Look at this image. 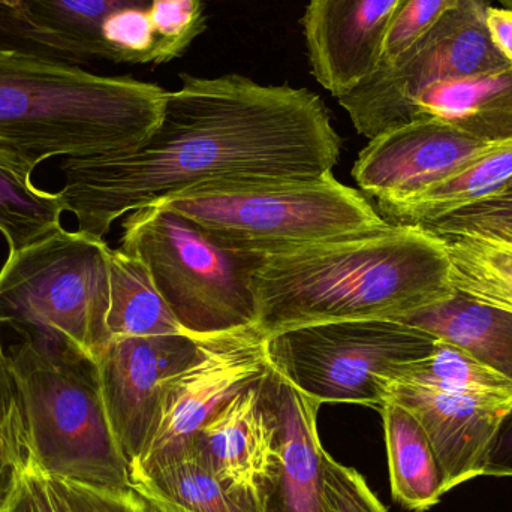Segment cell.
<instances>
[{
	"instance_id": "cell-12",
	"label": "cell",
	"mask_w": 512,
	"mask_h": 512,
	"mask_svg": "<svg viewBox=\"0 0 512 512\" xmlns=\"http://www.w3.org/2000/svg\"><path fill=\"white\" fill-rule=\"evenodd\" d=\"M492 144L441 120L418 119L373 137L351 173L376 203H397L435 185Z\"/></svg>"
},
{
	"instance_id": "cell-26",
	"label": "cell",
	"mask_w": 512,
	"mask_h": 512,
	"mask_svg": "<svg viewBox=\"0 0 512 512\" xmlns=\"http://www.w3.org/2000/svg\"><path fill=\"white\" fill-rule=\"evenodd\" d=\"M391 381L447 393L512 399L510 379L490 369L460 346L438 339L427 357L409 364Z\"/></svg>"
},
{
	"instance_id": "cell-35",
	"label": "cell",
	"mask_w": 512,
	"mask_h": 512,
	"mask_svg": "<svg viewBox=\"0 0 512 512\" xmlns=\"http://www.w3.org/2000/svg\"><path fill=\"white\" fill-rule=\"evenodd\" d=\"M0 421L26 432L20 399L12 378L11 364H9L8 355L3 351L2 343H0Z\"/></svg>"
},
{
	"instance_id": "cell-5",
	"label": "cell",
	"mask_w": 512,
	"mask_h": 512,
	"mask_svg": "<svg viewBox=\"0 0 512 512\" xmlns=\"http://www.w3.org/2000/svg\"><path fill=\"white\" fill-rule=\"evenodd\" d=\"M110 246L59 230L9 254L0 270V324L48 355L96 358L110 343Z\"/></svg>"
},
{
	"instance_id": "cell-1",
	"label": "cell",
	"mask_w": 512,
	"mask_h": 512,
	"mask_svg": "<svg viewBox=\"0 0 512 512\" xmlns=\"http://www.w3.org/2000/svg\"><path fill=\"white\" fill-rule=\"evenodd\" d=\"M161 122L140 147L65 158L57 192L78 231L104 239L135 210L200 183L331 173L342 140L309 89L265 86L240 74H182Z\"/></svg>"
},
{
	"instance_id": "cell-20",
	"label": "cell",
	"mask_w": 512,
	"mask_h": 512,
	"mask_svg": "<svg viewBox=\"0 0 512 512\" xmlns=\"http://www.w3.org/2000/svg\"><path fill=\"white\" fill-rule=\"evenodd\" d=\"M512 185V140L495 143L420 194L378 204L390 224L424 227L448 213L493 197Z\"/></svg>"
},
{
	"instance_id": "cell-11",
	"label": "cell",
	"mask_w": 512,
	"mask_h": 512,
	"mask_svg": "<svg viewBox=\"0 0 512 512\" xmlns=\"http://www.w3.org/2000/svg\"><path fill=\"white\" fill-rule=\"evenodd\" d=\"M198 352L200 339L188 334L113 337L96 358L105 411L129 469L152 436L165 385Z\"/></svg>"
},
{
	"instance_id": "cell-36",
	"label": "cell",
	"mask_w": 512,
	"mask_h": 512,
	"mask_svg": "<svg viewBox=\"0 0 512 512\" xmlns=\"http://www.w3.org/2000/svg\"><path fill=\"white\" fill-rule=\"evenodd\" d=\"M484 26L495 50L512 66V9L487 5Z\"/></svg>"
},
{
	"instance_id": "cell-27",
	"label": "cell",
	"mask_w": 512,
	"mask_h": 512,
	"mask_svg": "<svg viewBox=\"0 0 512 512\" xmlns=\"http://www.w3.org/2000/svg\"><path fill=\"white\" fill-rule=\"evenodd\" d=\"M459 3L460 0H399L385 33L378 66L402 56Z\"/></svg>"
},
{
	"instance_id": "cell-16",
	"label": "cell",
	"mask_w": 512,
	"mask_h": 512,
	"mask_svg": "<svg viewBox=\"0 0 512 512\" xmlns=\"http://www.w3.org/2000/svg\"><path fill=\"white\" fill-rule=\"evenodd\" d=\"M279 438V468L267 512H321L324 448L319 441L321 403L298 390L273 364L264 376Z\"/></svg>"
},
{
	"instance_id": "cell-25",
	"label": "cell",
	"mask_w": 512,
	"mask_h": 512,
	"mask_svg": "<svg viewBox=\"0 0 512 512\" xmlns=\"http://www.w3.org/2000/svg\"><path fill=\"white\" fill-rule=\"evenodd\" d=\"M63 213L57 192L36 188L32 174L0 156V233L8 242L9 254L62 230Z\"/></svg>"
},
{
	"instance_id": "cell-38",
	"label": "cell",
	"mask_w": 512,
	"mask_h": 512,
	"mask_svg": "<svg viewBox=\"0 0 512 512\" xmlns=\"http://www.w3.org/2000/svg\"><path fill=\"white\" fill-rule=\"evenodd\" d=\"M135 495H137L138 508H140V512H183L177 510V508L171 507V505L164 504V502L156 501V499L149 498V496L141 495V493L135 492Z\"/></svg>"
},
{
	"instance_id": "cell-10",
	"label": "cell",
	"mask_w": 512,
	"mask_h": 512,
	"mask_svg": "<svg viewBox=\"0 0 512 512\" xmlns=\"http://www.w3.org/2000/svg\"><path fill=\"white\" fill-rule=\"evenodd\" d=\"M268 367L267 339L255 327L200 339L195 360L165 385L155 429L132 468L189 444L228 400L264 378Z\"/></svg>"
},
{
	"instance_id": "cell-37",
	"label": "cell",
	"mask_w": 512,
	"mask_h": 512,
	"mask_svg": "<svg viewBox=\"0 0 512 512\" xmlns=\"http://www.w3.org/2000/svg\"><path fill=\"white\" fill-rule=\"evenodd\" d=\"M484 477L512 478V409L490 448Z\"/></svg>"
},
{
	"instance_id": "cell-15",
	"label": "cell",
	"mask_w": 512,
	"mask_h": 512,
	"mask_svg": "<svg viewBox=\"0 0 512 512\" xmlns=\"http://www.w3.org/2000/svg\"><path fill=\"white\" fill-rule=\"evenodd\" d=\"M399 0H310L303 17L313 77L340 98L381 62L382 44Z\"/></svg>"
},
{
	"instance_id": "cell-18",
	"label": "cell",
	"mask_w": 512,
	"mask_h": 512,
	"mask_svg": "<svg viewBox=\"0 0 512 512\" xmlns=\"http://www.w3.org/2000/svg\"><path fill=\"white\" fill-rule=\"evenodd\" d=\"M129 477L135 492L183 512H265L219 480L192 442L135 466Z\"/></svg>"
},
{
	"instance_id": "cell-29",
	"label": "cell",
	"mask_w": 512,
	"mask_h": 512,
	"mask_svg": "<svg viewBox=\"0 0 512 512\" xmlns=\"http://www.w3.org/2000/svg\"><path fill=\"white\" fill-rule=\"evenodd\" d=\"M438 236L512 234V185L493 197L424 225Z\"/></svg>"
},
{
	"instance_id": "cell-23",
	"label": "cell",
	"mask_w": 512,
	"mask_h": 512,
	"mask_svg": "<svg viewBox=\"0 0 512 512\" xmlns=\"http://www.w3.org/2000/svg\"><path fill=\"white\" fill-rule=\"evenodd\" d=\"M110 309L113 337H158L186 334L159 294L146 265L122 249H110Z\"/></svg>"
},
{
	"instance_id": "cell-34",
	"label": "cell",
	"mask_w": 512,
	"mask_h": 512,
	"mask_svg": "<svg viewBox=\"0 0 512 512\" xmlns=\"http://www.w3.org/2000/svg\"><path fill=\"white\" fill-rule=\"evenodd\" d=\"M2 512H56L47 477L27 460L17 487Z\"/></svg>"
},
{
	"instance_id": "cell-33",
	"label": "cell",
	"mask_w": 512,
	"mask_h": 512,
	"mask_svg": "<svg viewBox=\"0 0 512 512\" xmlns=\"http://www.w3.org/2000/svg\"><path fill=\"white\" fill-rule=\"evenodd\" d=\"M27 460L26 432L0 421V512L11 499Z\"/></svg>"
},
{
	"instance_id": "cell-19",
	"label": "cell",
	"mask_w": 512,
	"mask_h": 512,
	"mask_svg": "<svg viewBox=\"0 0 512 512\" xmlns=\"http://www.w3.org/2000/svg\"><path fill=\"white\" fill-rule=\"evenodd\" d=\"M453 343L512 382V313L465 292L397 319Z\"/></svg>"
},
{
	"instance_id": "cell-30",
	"label": "cell",
	"mask_w": 512,
	"mask_h": 512,
	"mask_svg": "<svg viewBox=\"0 0 512 512\" xmlns=\"http://www.w3.org/2000/svg\"><path fill=\"white\" fill-rule=\"evenodd\" d=\"M153 23L161 41L165 62L185 53L206 29V15L201 0H152Z\"/></svg>"
},
{
	"instance_id": "cell-13",
	"label": "cell",
	"mask_w": 512,
	"mask_h": 512,
	"mask_svg": "<svg viewBox=\"0 0 512 512\" xmlns=\"http://www.w3.org/2000/svg\"><path fill=\"white\" fill-rule=\"evenodd\" d=\"M387 400L423 427L444 471L447 493L484 477L490 448L512 409L508 397L447 393L396 381L385 384Z\"/></svg>"
},
{
	"instance_id": "cell-31",
	"label": "cell",
	"mask_w": 512,
	"mask_h": 512,
	"mask_svg": "<svg viewBox=\"0 0 512 512\" xmlns=\"http://www.w3.org/2000/svg\"><path fill=\"white\" fill-rule=\"evenodd\" d=\"M321 512H388L363 475L324 454Z\"/></svg>"
},
{
	"instance_id": "cell-4",
	"label": "cell",
	"mask_w": 512,
	"mask_h": 512,
	"mask_svg": "<svg viewBox=\"0 0 512 512\" xmlns=\"http://www.w3.org/2000/svg\"><path fill=\"white\" fill-rule=\"evenodd\" d=\"M152 204L179 213L230 248L262 255L358 236L390 224L364 194L337 182L331 173L213 180Z\"/></svg>"
},
{
	"instance_id": "cell-40",
	"label": "cell",
	"mask_w": 512,
	"mask_h": 512,
	"mask_svg": "<svg viewBox=\"0 0 512 512\" xmlns=\"http://www.w3.org/2000/svg\"><path fill=\"white\" fill-rule=\"evenodd\" d=\"M498 2H501V5L504 6V8L512 9V0H498Z\"/></svg>"
},
{
	"instance_id": "cell-8",
	"label": "cell",
	"mask_w": 512,
	"mask_h": 512,
	"mask_svg": "<svg viewBox=\"0 0 512 512\" xmlns=\"http://www.w3.org/2000/svg\"><path fill=\"white\" fill-rule=\"evenodd\" d=\"M432 334L393 319L325 322L267 339L270 363L321 403H354L381 411L385 384L427 357Z\"/></svg>"
},
{
	"instance_id": "cell-7",
	"label": "cell",
	"mask_w": 512,
	"mask_h": 512,
	"mask_svg": "<svg viewBox=\"0 0 512 512\" xmlns=\"http://www.w3.org/2000/svg\"><path fill=\"white\" fill-rule=\"evenodd\" d=\"M122 228L120 249L146 265L188 336L255 327L251 283L265 255L230 248L158 204L129 213Z\"/></svg>"
},
{
	"instance_id": "cell-24",
	"label": "cell",
	"mask_w": 512,
	"mask_h": 512,
	"mask_svg": "<svg viewBox=\"0 0 512 512\" xmlns=\"http://www.w3.org/2000/svg\"><path fill=\"white\" fill-rule=\"evenodd\" d=\"M441 237L454 289L512 313V234Z\"/></svg>"
},
{
	"instance_id": "cell-3",
	"label": "cell",
	"mask_w": 512,
	"mask_h": 512,
	"mask_svg": "<svg viewBox=\"0 0 512 512\" xmlns=\"http://www.w3.org/2000/svg\"><path fill=\"white\" fill-rule=\"evenodd\" d=\"M168 92L132 77L0 51V156L32 174L41 162L140 147L161 122Z\"/></svg>"
},
{
	"instance_id": "cell-39",
	"label": "cell",
	"mask_w": 512,
	"mask_h": 512,
	"mask_svg": "<svg viewBox=\"0 0 512 512\" xmlns=\"http://www.w3.org/2000/svg\"><path fill=\"white\" fill-rule=\"evenodd\" d=\"M50 487V486H48ZM51 496H53L54 507H56V512H69L68 507H66L65 502L50 489Z\"/></svg>"
},
{
	"instance_id": "cell-22",
	"label": "cell",
	"mask_w": 512,
	"mask_h": 512,
	"mask_svg": "<svg viewBox=\"0 0 512 512\" xmlns=\"http://www.w3.org/2000/svg\"><path fill=\"white\" fill-rule=\"evenodd\" d=\"M391 495L412 512H426L447 495L445 475L421 424L397 403L381 408Z\"/></svg>"
},
{
	"instance_id": "cell-32",
	"label": "cell",
	"mask_w": 512,
	"mask_h": 512,
	"mask_svg": "<svg viewBox=\"0 0 512 512\" xmlns=\"http://www.w3.org/2000/svg\"><path fill=\"white\" fill-rule=\"evenodd\" d=\"M50 489L69 512H140L134 489H105L74 481L48 478Z\"/></svg>"
},
{
	"instance_id": "cell-28",
	"label": "cell",
	"mask_w": 512,
	"mask_h": 512,
	"mask_svg": "<svg viewBox=\"0 0 512 512\" xmlns=\"http://www.w3.org/2000/svg\"><path fill=\"white\" fill-rule=\"evenodd\" d=\"M0 51H20L72 65L86 63L62 39L30 23L20 0H0Z\"/></svg>"
},
{
	"instance_id": "cell-17",
	"label": "cell",
	"mask_w": 512,
	"mask_h": 512,
	"mask_svg": "<svg viewBox=\"0 0 512 512\" xmlns=\"http://www.w3.org/2000/svg\"><path fill=\"white\" fill-rule=\"evenodd\" d=\"M436 119L486 143L512 140V66L439 81L412 102L406 123Z\"/></svg>"
},
{
	"instance_id": "cell-2",
	"label": "cell",
	"mask_w": 512,
	"mask_h": 512,
	"mask_svg": "<svg viewBox=\"0 0 512 512\" xmlns=\"http://www.w3.org/2000/svg\"><path fill=\"white\" fill-rule=\"evenodd\" d=\"M251 286L265 339L325 322L397 321L456 294L444 239L399 224L265 255Z\"/></svg>"
},
{
	"instance_id": "cell-9",
	"label": "cell",
	"mask_w": 512,
	"mask_h": 512,
	"mask_svg": "<svg viewBox=\"0 0 512 512\" xmlns=\"http://www.w3.org/2000/svg\"><path fill=\"white\" fill-rule=\"evenodd\" d=\"M484 0H460L402 56L381 65L337 98L358 134L376 135L405 125L409 108L432 84L507 68L484 26Z\"/></svg>"
},
{
	"instance_id": "cell-14",
	"label": "cell",
	"mask_w": 512,
	"mask_h": 512,
	"mask_svg": "<svg viewBox=\"0 0 512 512\" xmlns=\"http://www.w3.org/2000/svg\"><path fill=\"white\" fill-rule=\"evenodd\" d=\"M262 381L228 400L191 442L219 480L265 511L279 468V438Z\"/></svg>"
},
{
	"instance_id": "cell-21",
	"label": "cell",
	"mask_w": 512,
	"mask_h": 512,
	"mask_svg": "<svg viewBox=\"0 0 512 512\" xmlns=\"http://www.w3.org/2000/svg\"><path fill=\"white\" fill-rule=\"evenodd\" d=\"M38 29L62 39L84 62L119 60L123 30L132 12L152 0H20Z\"/></svg>"
},
{
	"instance_id": "cell-6",
	"label": "cell",
	"mask_w": 512,
	"mask_h": 512,
	"mask_svg": "<svg viewBox=\"0 0 512 512\" xmlns=\"http://www.w3.org/2000/svg\"><path fill=\"white\" fill-rule=\"evenodd\" d=\"M9 352L29 459L36 468L57 480L131 489L128 462L105 411L96 361L81 354H42L27 342Z\"/></svg>"
}]
</instances>
